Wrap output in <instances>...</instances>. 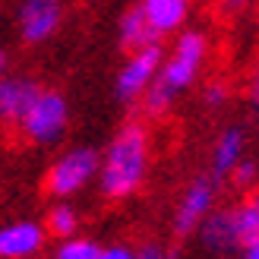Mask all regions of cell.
<instances>
[{"instance_id":"cell-15","label":"cell","mask_w":259,"mask_h":259,"mask_svg":"<svg viewBox=\"0 0 259 259\" xmlns=\"http://www.w3.org/2000/svg\"><path fill=\"white\" fill-rule=\"evenodd\" d=\"M45 231L51 237H57V240H63V237H73L76 231H79V212L73 209V205H67V202H57L54 209L48 212V218H45Z\"/></svg>"},{"instance_id":"cell-20","label":"cell","mask_w":259,"mask_h":259,"mask_svg":"<svg viewBox=\"0 0 259 259\" xmlns=\"http://www.w3.org/2000/svg\"><path fill=\"white\" fill-rule=\"evenodd\" d=\"M136 256L155 259V256H164V250H161V243H142V247H136Z\"/></svg>"},{"instance_id":"cell-18","label":"cell","mask_w":259,"mask_h":259,"mask_svg":"<svg viewBox=\"0 0 259 259\" xmlns=\"http://www.w3.org/2000/svg\"><path fill=\"white\" fill-rule=\"evenodd\" d=\"M202 101H205L209 108H222V105H228V101H231V85L222 82V79H212L209 85L202 89Z\"/></svg>"},{"instance_id":"cell-6","label":"cell","mask_w":259,"mask_h":259,"mask_svg":"<svg viewBox=\"0 0 259 259\" xmlns=\"http://www.w3.org/2000/svg\"><path fill=\"white\" fill-rule=\"evenodd\" d=\"M215 199H218V180L215 177H196L193 180V184L180 193V202L174 209V222H171L174 237L187 240V237L196 234L202 218L215 209Z\"/></svg>"},{"instance_id":"cell-10","label":"cell","mask_w":259,"mask_h":259,"mask_svg":"<svg viewBox=\"0 0 259 259\" xmlns=\"http://www.w3.org/2000/svg\"><path fill=\"white\" fill-rule=\"evenodd\" d=\"M48 243V231L38 222H10L0 228V259H29Z\"/></svg>"},{"instance_id":"cell-7","label":"cell","mask_w":259,"mask_h":259,"mask_svg":"<svg viewBox=\"0 0 259 259\" xmlns=\"http://www.w3.org/2000/svg\"><path fill=\"white\" fill-rule=\"evenodd\" d=\"M63 4L60 0H22L16 13V25L25 45H41L60 29Z\"/></svg>"},{"instance_id":"cell-22","label":"cell","mask_w":259,"mask_h":259,"mask_svg":"<svg viewBox=\"0 0 259 259\" xmlns=\"http://www.w3.org/2000/svg\"><path fill=\"white\" fill-rule=\"evenodd\" d=\"M240 256H247V259H259V237H253V240H247L240 247Z\"/></svg>"},{"instance_id":"cell-14","label":"cell","mask_w":259,"mask_h":259,"mask_svg":"<svg viewBox=\"0 0 259 259\" xmlns=\"http://www.w3.org/2000/svg\"><path fill=\"white\" fill-rule=\"evenodd\" d=\"M237 231H240V247L247 240L259 237V187H250V193L234 205Z\"/></svg>"},{"instance_id":"cell-19","label":"cell","mask_w":259,"mask_h":259,"mask_svg":"<svg viewBox=\"0 0 259 259\" xmlns=\"http://www.w3.org/2000/svg\"><path fill=\"white\" fill-rule=\"evenodd\" d=\"M133 256H136V247H126V243H111L101 253V259H133Z\"/></svg>"},{"instance_id":"cell-11","label":"cell","mask_w":259,"mask_h":259,"mask_svg":"<svg viewBox=\"0 0 259 259\" xmlns=\"http://www.w3.org/2000/svg\"><path fill=\"white\" fill-rule=\"evenodd\" d=\"M193 10V0H139V13L152 25V32L158 38L177 35L187 25Z\"/></svg>"},{"instance_id":"cell-21","label":"cell","mask_w":259,"mask_h":259,"mask_svg":"<svg viewBox=\"0 0 259 259\" xmlns=\"http://www.w3.org/2000/svg\"><path fill=\"white\" fill-rule=\"evenodd\" d=\"M250 101H253V108H256V114H259V67H256L253 76H250Z\"/></svg>"},{"instance_id":"cell-1","label":"cell","mask_w":259,"mask_h":259,"mask_svg":"<svg viewBox=\"0 0 259 259\" xmlns=\"http://www.w3.org/2000/svg\"><path fill=\"white\" fill-rule=\"evenodd\" d=\"M149 158H152V139L149 130L139 120H130L117 130L108 152L98 164V187L108 199H130L142 190L149 177Z\"/></svg>"},{"instance_id":"cell-2","label":"cell","mask_w":259,"mask_h":259,"mask_svg":"<svg viewBox=\"0 0 259 259\" xmlns=\"http://www.w3.org/2000/svg\"><path fill=\"white\" fill-rule=\"evenodd\" d=\"M205 57H209V38L196 29H187L177 35L174 48L164 54L161 67H158V76L155 82L149 85V92L142 95V111L149 117H161V114L171 111V105L177 101L180 92L199 79V73L205 67Z\"/></svg>"},{"instance_id":"cell-4","label":"cell","mask_w":259,"mask_h":259,"mask_svg":"<svg viewBox=\"0 0 259 259\" xmlns=\"http://www.w3.org/2000/svg\"><path fill=\"white\" fill-rule=\"evenodd\" d=\"M98 164H101L98 152L89 149V146H79V149L63 152L60 158L48 167V174H45V190H48L54 199H70V196H76V193L85 190V187L98 177Z\"/></svg>"},{"instance_id":"cell-8","label":"cell","mask_w":259,"mask_h":259,"mask_svg":"<svg viewBox=\"0 0 259 259\" xmlns=\"http://www.w3.org/2000/svg\"><path fill=\"white\" fill-rule=\"evenodd\" d=\"M196 237L202 243V250H212L218 256L237 253L240 250V231H237L234 205L231 209H212L202 218V225L196 228Z\"/></svg>"},{"instance_id":"cell-9","label":"cell","mask_w":259,"mask_h":259,"mask_svg":"<svg viewBox=\"0 0 259 259\" xmlns=\"http://www.w3.org/2000/svg\"><path fill=\"white\" fill-rule=\"evenodd\" d=\"M38 92H41V85H38L32 76H19V73L7 76L4 73L0 76V123L16 126Z\"/></svg>"},{"instance_id":"cell-13","label":"cell","mask_w":259,"mask_h":259,"mask_svg":"<svg viewBox=\"0 0 259 259\" xmlns=\"http://www.w3.org/2000/svg\"><path fill=\"white\" fill-rule=\"evenodd\" d=\"M155 41H161V38L152 32V25L139 13V7L126 10L123 19H120V45L126 51H136V48H146V45H155Z\"/></svg>"},{"instance_id":"cell-3","label":"cell","mask_w":259,"mask_h":259,"mask_svg":"<svg viewBox=\"0 0 259 259\" xmlns=\"http://www.w3.org/2000/svg\"><path fill=\"white\" fill-rule=\"evenodd\" d=\"M70 123V108L67 98L54 89H45L35 95V101L29 105V111L22 114V120L16 123L19 136L29 142V146H54V142L63 139Z\"/></svg>"},{"instance_id":"cell-12","label":"cell","mask_w":259,"mask_h":259,"mask_svg":"<svg viewBox=\"0 0 259 259\" xmlns=\"http://www.w3.org/2000/svg\"><path fill=\"white\" fill-rule=\"evenodd\" d=\"M247 155V133L240 126H228L212 146V177L225 180L237 167V161Z\"/></svg>"},{"instance_id":"cell-24","label":"cell","mask_w":259,"mask_h":259,"mask_svg":"<svg viewBox=\"0 0 259 259\" xmlns=\"http://www.w3.org/2000/svg\"><path fill=\"white\" fill-rule=\"evenodd\" d=\"M4 73H7V54L0 51V76H4Z\"/></svg>"},{"instance_id":"cell-16","label":"cell","mask_w":259,"mask_h":259,"mask_svg":"<svg viewBox=\"0 0 259 259\" xmlns=\"http://www.w3.org/2000/svg\"><path fill=\"white\" fill-rule=\"evenodd\" d=\"M101 253H105V247L95 240H89V237H63L57 243V250L54 256L57 259H101Z\"/></svg>"},{"instance_id":"cell-17","label":"cell","mask_w":259,"mask_h":259,"mask_svg":"<svg viewBox=\"0 0 259 259\" xmlns=\"http://www.w3.org/2000/svg\"><path fill=\"white\" fill-rule=\"evenodd\" d=\"M231 180H234V184H237L240 190L256 187V180H259V164H256L253 158H247V155H243V158L237 161V167L231 171Z\"/></svg>"},{"instance_id":"cell-5","label":"cell","mask_w":259,"mask_h":259,"mask_svg":"<svg viewBox=\"0 0 259 259\" xmlns=\"http://www.w3.org/2000/svg\"><path fill=\"white\" fill-rule=\"evenodd\" d=\"M161 60H164L161 41L130 51L126 63H123L120 73H117V82H114V92H117V98H120V101H126V105L139 101L142 95L149 92V85L155 82V76H158Z\"/></svg>"},{"instance_id":"cell-23","label":"cell","mask_w":259,"mask_h":259,"mask_svg":"<svg viewBox=\"0 0 259 259\" xmlns=\"http://www.w3.org/2000/svg\"><path fill=\"white\" fill-rule=\"evenodd\" d=\"M243 4H247V0H222V7H225V10H240Z\"/></svg>"}]
</instances>
